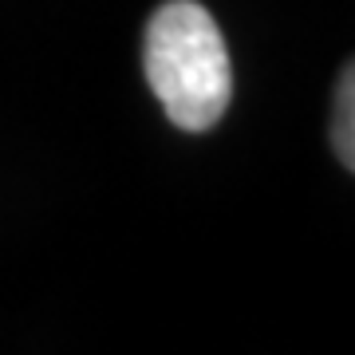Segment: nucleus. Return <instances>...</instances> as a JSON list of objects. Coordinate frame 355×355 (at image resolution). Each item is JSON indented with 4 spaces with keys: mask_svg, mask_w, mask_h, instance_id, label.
I'll return each instance as SVG.
<instances>
[{
    "mask_svg": "<svg viewBox=\"0 0 355 355\" xmlns=\"http://www.w3.org/2000/svg\"><path fill=\"white\" fill-rule=\"evenodd\" d=\"M355 76L352 67H343L340 87H336V123H331V146L340 154V162L352 170L355 166Z\"/></svg>",
    "mask_w": 355,
    "mask_h": 355,
    "instance_id": "f03ea898",
    "label": "nucleus"
},
{
    "mask_svg": "<svg viewBox=\"0 0 355 355\" xmlns=\"http://www.w3.org/2000/svg\"><path fill=\"white\" fill-rule=\"evenodd\" d=\"M146 83L182 130H214L233 99V67L217 20L198 0H166L146 20Z\"/></svg>",
    "mask_w": 355,
    "mask_h": 355,
    "instance_id": "f257e3e1",
    "label": "nucleus"
}]
</instances>
